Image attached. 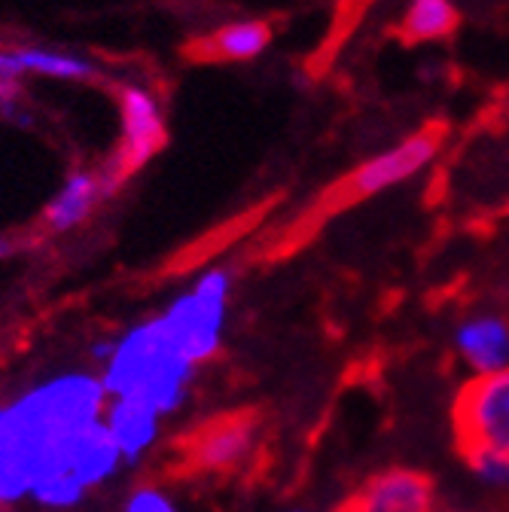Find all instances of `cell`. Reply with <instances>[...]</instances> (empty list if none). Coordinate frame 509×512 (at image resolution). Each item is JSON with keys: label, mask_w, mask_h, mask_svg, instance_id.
Instances as JSON below:
<instances>
[{"label": "cell", "mask_w": 509, "mask_h": 512, "mask_svg": "<svg viewBox=\"0 0 509 512\" xmlns=\"http://www.w3.org/2000/svg\"><path fill=\"white\" fill-rule=\"evenodd\" d=\"M122 512H180L174 500L156 485H138L122 503Z\"/></svg>", "instance_id": "cell-19"}, {"label": "cell", "mask_w": 509, "mask_h": 512, "mask_svg": "<svg viewBox=\"0 0 509 512\" xmlns=\"http://www.w3.org/2000/svg\"><path fill=\"white\" fill-rule=\"evenodd\" d=\"M101 183L95 171H74L65 183L58 186V192L52 196V202L43 208V223L49 226V232L65 235L71 229H77L101 202Z\"/></svg>", "instance_id": "cell-13"}, {"label": "cell", "mask_w": 509, "mask_h": 512, "mask_svg": "<svg viewBox=\"0 0 509 512\" xmlns=\"http://www.w3.org/2000/svg\"><path fill=\"white\" fill-rule=\"evenodd\" d=\"M455 354L473 375L509 369V314L482 308L470 311L455 327Z\"/></svg>", "instance_id": "cell-10"}, {"label": "cell", "mask_w": 509, "mask_h": 512, "mask_svg": "<svg viewBox=\"0 0 509 512\" xmlns=\"http://www.w3.org/2000/svg\"><path fill=\"white\" fill-rule=\"evenodd\" d=\"M458 28V10L452 0H409L400 31L409 43H430L449 37Z\"/></svg>", "instance_id": "cell-15"}, {"label": "cell", "mask_w": 509, "mask_h": 512, "mask_svg": "<svg viewBox=\"0 0 509 512\" xmlns=\"http://www.w3.org/2000/svg\"><path fill=\"white\" fill-rule=\"evenodd\" d=\"M272 43V28L266 22H232L226 28H220L208 43L205 49L214 55V58H223V61H250L257 58L269 49Z\"/></svg>", "instance_id": "cell-16"}, {"label": "cell", "mask_w": 509, "mask_h": 512, "mask_svg": "<svg viewBox=\"0 0 509 512\" xmlns=\"http://www.w3.org/2000/svg\"><path fill=\"white\" fill-rule=\"evenodd\" d=\"M461 455L497 452L509 458V369L470 375L452 406Z\"/></svg>", "instance_id": "cell-4"}, {"label": "cell", "mask_w": 509, "mask_h": 512, "mask_svg": "<svg viewBox=\"0 0 509 512\" xmlns=\"http://www.w3.org/2000/svg\"><path fill=\"white\" fill-rule=\"evenodd\" d=\"M119 464H122V452L104 421H95L92 427H86L68 442L65 470H71L86 488L104 485L119 470Z\"/></svg>", "instance_id": "cell-12"}, {"label": "cell", "mask_w": 509, "mask_h": 512, "mask_svg": "<svg viewBox=\"0 0 509 512\" xmlns=\"http://www.w3.org/2000/svg\"><path fill=\"white\" fill-rule=\"evenodd\" d=\"M101 421L116 439L122 461H129V464H138L150 452L162 427L159 409H153L147 400H138V397H107Z\"/></svg>", "instance_id": "cell-11"}, {"label": "cell", "mask_w": 509, "mask_h": 512, "mask_svg": "<svg viewBox=\"0 0 509 512\" xmlns=\"http://www.w3.org/2000/svg\"><path fill=\"white\" fill-rule=\"evenodd\" d=\"M86 491H89V488H86L71 470L58 467V470L43 473V476L34 482V488H31L28 497H34L40 506H49V509H71V506H77V503L86 497Z\"/></svg>", "instance_id": "cell-17"}, {"label": "cell", "mask_w": 509, "mask_h": 512, "mask_svg": "<svg viewBox=\"0 0 509 512\" xmlns=\"http://www.w3.org/2000/svg\"><path fill=\"white\" fill-rule=\"evenodd\" d=\"M104 406L107 391L98 375L68 372L43 381L19 400L0 406V418L25 436L55 448V452H65L77 433L101 421Z\"/></svg>", "instance_id": "cell-2"}, {"label": "cell", "mask_w": 509, "mask_h": 512, "mask_svg": "<svg viewBox=\"0 0 509 512\" xmlns=\"http://www.w3.org/2000/svg\"><path fill=\"white\" fill-rule=\"evenodd\" d=\"M98 378L107 397H138L159 409V415H171L186 397L193 363L177 351L162 320L153 317L113 342Z\"/></svg>", "instance_id": "cell-1"}, {"label": "cell", "mask_w": 509, "mask_h": 512, "mask_svg": "<svg viewBox=\"0 0 509 512\" xmlns=\"http://www.w3.org/2000/svg\"><path fill=\"white\" fill-rule=\"evenodd\" d=\"M229 290H232V275L226 269H208L199 275L193 290L180 293L165 308V314H159L171 342L193 366L211 360L220 351Z\"/></svg>", "instance_id": "cell-3"}, {"label": "cell", "mask_w": 509, "mask_h": 512, "mask_svg": "<svg viewBox=\"0 0 509 512\" xmlns=\"http://www.w3.org/2000/svg\"><path fill=\"white\" fill-rule=\"evenodd\" d=\"M119 116H122V141L119 150L107 159V165L98 171L101 196L113 192L129 180L135 171H141L162 147H165V122L156 98L147 89L125 86L119 95Z\"/></svg>", "instance_id": "cell-5"}, {"label": "cell", "mask_w": 509, "mask_h": 512, "mask_svg": "<svg viewBox=\"0 0 509 512\" xmlns=\"http://www.w3.org/2000/svg\"><path fill=\"white\" fill-rule=\"evenodd\" d=\"M58 467H65V452H55L0 418V506L28 497L34 482Z\"/></svg>", "instance_id": "cell-8"}, {"label": "cell", "mask_w": 509, "mask_h": 512, "mask_svg": "<svg viewBox=\"0 0 509 512\" xmlns=\"http://www.w3.org/2000/svg\"><path fill=\"white\" fill-rule=\"evenodd\" d=\"M22 74H40V77H52V80H95L98 71L95 64L77 52H65V49H49V46H19L13 49Z\"/></svg>", "instance_id": "cell-14"}, {"label": "cell", "mask_w": 509, "mask_h": 512, "mask_svg": "<svg viewBox=\"0 0 509 512\" xmlns=\"http://www.w3.org/2000/svg\"><path fill=\"white\" fill-rule=\"evenodd\" d=\"M467 467L488 488H509V458L497 452H467Z\"/></svg>", "instance_id": "cell-18"}, {"label": "cell", "mask_w": 509, "mask_h": 512, "mask_svg": "<svg viewBox=\"0 0 509 512\" xmlns=\"http://www.w3.org/2000/svg\"><path fill=\"white\" fill-rule=\"evenodd\" d=\"M339 512H433V482L418 470L394 467L372 476Z\"/></svg>", "instance_id": "cell-9"}, {"label": "cell", "mask_w": 509, "mask_h": 512, "mask_svg": "<svg viewBox=\"0 0 509 512\" xmlns=\"http://www.w3.org/2000/svg\"><path fill=\"white\" fill-rule=\"evenodd\" d=\"M257 436H260L257 415H250V412L220 415V418L202 424L199 430H193V436H186L180 442L183 464L199 473L235 470L250 458L253 445H257Z\"/></svg>", "instance_id": "cell-7"}, {"label": "cell", "mask_w": 509, "mask_h": 512, "mask_svg": "<svg viewBox=\"0 0 509 512\" xmlns=\"http://www.w3.org/2000/svg\"><path fill=\"white\" fill-rule=\"evenodd\" d=\"M16 250V241L10 238V235H4V232H0V260H7V256Z\"/></svg>", "instance_id": "cell-20"}, {"label": "cell", "mask_w": 509, "mask_h": 512, "mask_svg": "<svg viewBox=\"0 0 509 512\" xmlns=\"http://www.w3.org/2000/svg\"><path fill=\"white\" fill-rule=\"evenodd\" d=\"M293 512H302V509H293Z\"/></svg>", "instance_id": "cell-21"}, {"label": "cell", "mask_w": 509, "mask_h": 512, "mask_svg": "<svg viewBox=\"0 0 509 512\" xmlns=\"http://www.w3.org/2000/svg\"><path fill=\"white\" fill-rule=\"evenodd\" d=\"M439 144H442V135L436 132V128H424V132L403 138L397 147L366 159L330 192V208L333 211L348 208L354 202L372 199V196H378V192L412 180L415 174H421L436 159Z\"/></svg>", "instance_id": "cell-6"}, {"label": "cell", "mask_w": 509, "mask_h": 512, "mask_svg": "<svg viewBox=\"0 0 509 512\" xmlns=\"http://www.w3.org/2000/svg\"><path fill=\"white\" fill-rule=\"evenodd\" d=\"M433 512H436V509H433Z\"/></svg>", "instance_id": "cell-22"}]
</instances>
